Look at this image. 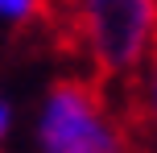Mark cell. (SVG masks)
<instances>
[{"label":"cell","instance_id":"cell-1","mask_svg":"<svg viewBox=\"0 0 157 153\" xmlns=\"http://www.w3.org/2000/svg\"><path fill=\"white\" fill-rule=\"evenodd\" d=\"M66 13L103 75H136L157 54V0H66Z\"/></svg>","mask_w":157,"mask_h":153},{"label":"cell","instance_id":"cell-2","mask_svg":"<svg viewBox=\"0 0 157 153\" xmlns=\"http://www.w3.org/2000/svg\"><path fill=\"white\" fill-rule=\"evenodd\" d=\"M33 145L37 153H128L103 91L87 79H58L33 112Z\"/></svg>","mask_w":157,"mask_h":153},{"label":"cell","instance_id":"cell-3","mask_svg":"<svg viewBox=\"0 0 157 153\" xmlns=\"http://www.w3.org/2000/svg\"><path fill=\"white\" fill-rule=\"evenodd\" d=\"M141 112H145L149 132L157 141V54L145 62V71H141Z\"/></svg>","mask_w":157,"mask_h":153},{"label":"cell","instance_id":"cell-4","mask_svg":"<svg viewBox=\"0 0 157 153\" xmlns=\"http://www.w3.org/2000/svg\"><path fill=\"white\" fill-rule=\"evenodd\" d=\"M46 0H0V25H29Z\"/></svg>","mask_w":157,"mask_h":153},{"label":"cell","instance_id":"cell-5","mask_svg":"<svg viewBox=\"0 0 157 153\" xmlns=\"http://www.w3.org/2000/svg\"><path fill=\"white\" fill-rule=\"evenodd\" d=\"M13 128H17V108L8 104L4 95H0V145H4V141L13 137Z\"/></svg>","mask_w":157,"mask_h":153}]
</instances>
